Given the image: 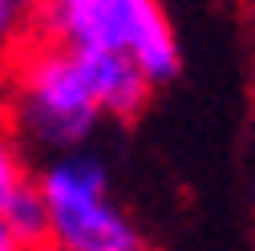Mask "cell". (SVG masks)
Wrapping results in <instances>:
<instances>
[{
    "label": "cell",
    "instance_id": "obj_1",
    "mask_svg": "<svg viewBox=\"0 0 255 251\" xmlns=\"http://www.w3.org/2000/svg\"><path fill=\"white\" fill-rule=\"evenodd\" d=\"M0 118L24 150L49 158L85 150L98 122L106 118L85 53L37 33L16 57H8V89Z\"/></svg>",
    "mask_w": 255,
    "mask_h": 251
},
{
    "label": "cell",
    "instance_id": "obj_2",
    "mask_svg": "<svg viewBox=\"0 0 255 251\" xmlns=\"http://www.w3.org/2000/svg\"><path fill=\"white\" fill-rule=\"evenodd\" d=\"M37 195L45 203L49 247L61 251H142V231L122 211L102 154L73 150L37 170Z\"/></svg>",
    "mask_w": 255,
    "mask_h": 251
},
{
    "label": "cell",
    "instance_id": "obj_3",
    "mask_svg": "<svg viewBox=\"0 0 255 251\" xmlns=\"http://www.w3.org/2000/svg\"><path fill=\"white\" fill-rule=\"evenodd\" d=\"M37 33L73 49H122L154 85L170 81L182 65L174 24L158 0H81L65 12L41 16Z\"/></svg>",
    "mask_w": 255,
    "mask_h": 251
},
{
    "label": "cell",
    "instance_id": "obj_4",
    "mask_svg": "<svg viewBox=\"0 0 255 251\" xmlns=\"http://www.w3.org/2000/svg\"><path fill=\"white\" fill-rule=\"evenodd\" d=\"M81 53H85V65H89V77H93L106 118H114V122L138 118L154 89V81L138 69V61L122 49H81Z\"/></svg>",
    "mask_w": 255,
    "mask_h": 251
},
{
    "label": "cell",
    "instance_id": "obj_5",
    "mask_svg": "<svg viewBox=\"0 0 255 251\" xmlns=\"http://www.w3.org/2000/svg\"><path fill=\"white\" fill-rule=\"evenodd\" d=\"M33 182L37 174L28 170V150L8 130V122L0 118V211H8L24 191H33Z\"/></svg>",
    "mask_w": 255,
    "mask_h": 251
},
{
    "label": "cell",
    "instance_id": "obj_6",
    "mask_svg": "<svg viewBox=\"0 0 255 251\" xmlns=\"http://www.w3.org/2000/svg\"><path fill=\"white\" fill-rule=\"evenodd\" d=\"M37 24H41V4L37 0H0V61L16 57L33 41Z\"/></svg>",
    "mask_w": 255,
    "mask_h": 251
},
{
    "label": "cell",
    "instance_id": "obj_7",
    "mask_svg": "<svg viewBox=\"0 0 255 251\" xmlns=\"http://www.w3.org/2000/svg\"><path fill=\"white\" fill-rule=\"evenodd\" d=\"M0 251H33V247H28V243L16 235V227L8 223L4 211H0Z\"/></svg>",
    "mask_w": 255,
    "mask_h": 251
},
{
    "label": "cell",
    "instance_id": "obj_8",
    "mask_svg": "<svg viewBox=\"0 0 255 251\" xmlns=\"http://www.w3.org/2000/svg\"><path fill=\"white\" fill-rule=\"evenodd\" d=\"M37 4H41V16H49V12H65L73 4H81V0H37Z\"/></svg>",
    "mask_w": 255,
    "mask_h": 251
},
{
    "label": "cell",
    "instance_id": "obj_9",
    "mask_svg": "<svg viewBox=\"0 0 255 251\" xmlns=\"http://www.w3.org/2000/svg\"><path fill=\"white\" fill-rule=\"evenodd\" d=\"M4 89H8V65L0 61V110H4Z\"/></svg>",
    "mask_w": 255,
    "mask_h": 251
},
{
    "label": "cell",
    "instance_id": "obj_10",
    "mask_svg": "<svg viewBox=\"0 0 255 251\" xmlns=\"http://www.w3.org/2000/svg\"><path fill=\"white\" fill-rule=\"evenodd\" d=\"M41 251H61V247H41Z\"/></svg>",
    "mask_w": 255,
    "mask_h": 251
}]
</instances>
